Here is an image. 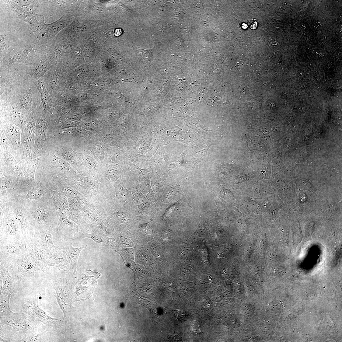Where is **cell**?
<instances>
[{
    "label": "cell",
    "mask_w": 342,
    "mask_h": 342,
    "mask_svg": "<svg viewBox=\"0 0 342 342\" xmlns=\"http://www.w3.org/2000/svg\"><path fill=\"white\" fill-rule=\"evenodd\" d=\"M168 338L169 340L173 341H180L181 338L180 336L175 333H171L168 334Z\"/></svg>",
    "instance_id": "15"
},
{
    "label": "cell",
    "mask_w": 342,
    "mask_h": 342,
    "mask_svg": "<svg viewBox=\"0 0 342 342\" xmlns=\"http://www.w3.org/2000/svg\"><path fill=\"white\" fill-rule=\"evenodd\" d=\"M84 248L82 247L79 248H74L72 245L67 247V256L69 258V265L76 273L77 262L81 251Z\"/></svg>",
    "instance_id": "4"
},
{
    "label": "cell",
    "mask_w": 342,
    "mask_h": 342,
    "mask_svg": "<svg viewBox=\"0 0 342 342\" xmlns=\"http://www.w3.org/2000/svg\"><path fill=\"white\" fill-rule=\"evenodd\" d=\"M40 190L38 188H35L30 191L28 194V198L31 199H37L41 195Z\"/></svg>",
    "instance_id": "11"
},
{
    "label": "cell",
    "mask_w": 342,
    "mask_h": 342,
    "mask_svg": "<svg viewBox=\"0 0 342 342\" xmlns=\"http://www.w3.org/2000/svg\"><path fill=\"white\" fill-rule=\"evenodd\" d=\"M95 149L97 154L98 155V156L102 157L103 155V148L100 146L98 145L96 147Z\"/></svg>",
    "instance_id": "21"
},
{
    "label": "cell",
    "mask_w": 342,
    "mask_h": 342,
    "mask_svg": "<svg viewBox=\"0 0 342 342\" xmlns=\"http://www.w3.org/2000/svg\"><path fill=\"white\" fill-rule=\"evenodd\" d=\"M67 254V247L63 249L56 247L47 256V262L48 265L65 269L69 265L66 258Z\"/></svg>",
    "instance_id": "1"
},
{
    "label": "cell",
    "mask_w": 342,
    "mask_h": 342,
    "mask_svg": "<svg viewBox=\"0 0 342 342\" xmlns=\"http://www.w3.org/2000/svg\"><path fill=\"white\" fill-rule=\"evenodd\" d=\"M77 124L75 122L67 120L64 123L63 127L65 128L75 127L77 126Z\"/></svg>",
    "instance_id": "18"
},
{
    "label": "cell",
    "mask_w": 342,
    "mask_h": 342,
    "mask_svg": "<svg viewBox=\"0 0 342 342\" xmlns=\"http://www.w3.org/2000/svg\"><path fill=\"white\" fill-rule=\"evenodd\" d=\"M82 238H87L92 239L97 243L100 246H106L110 243L108 238L104 237L102 236L96 234H85L82 235Z\"/></svg>",
    "instance_id": "6"
},
{
    "label": "cell",
    "mask_w": 342,
    "mask_h": 342,
    "mask_svg": "<svg viewBox=\"0 0 342 342\" xmlns=\"http://www.w3.org/2000/svg\"><path fill=\"white\" fill-rule=\"evenodd\" d=\"M58 96L59 98L62 100L66 101L68 99V97L67 95L65 93L63 92H59Z\"/></svg>",
    "instance_id": "22"
},
{
    "label": "cell",
    "mask_w": 342,
    "mask_h": 342,
    "mask_svg": "<svg viewBox=\"0 0 342 342\" xmlns=\"http://www.w3.org/2000/svg\"><path fill=\"white\" fill-rule=\"evenodd\" d=\"M81 125L83 128L86 129L91 130L92 129V124L89 121H82L81 123Z\"/></svg>",
    "instance_id": "19"
},
{
    "label": "cell",
    "mask_w": 342,
    "mask_h": 342,
    "mask_svg": "<svg viewBox=\"0 0 342 342\" xmlns=\"http://www.w3.org/2000/svg\"><path fill=\"white\" fill-rule=\"evenodd\" d=\"M48 68L44 65L38 66L36 68L34 73V75L37 78L43 76L47 71Z\"/></svg>",
    "instance_id": "12"
},
{
    "label": "cell",
    "mask_w": 342,
    "mask_h": 342,
    "mask_svg": "<svg viewBox=\"0 0 342 342\" xmlns=\"http://www.w3.org/2000/svg\"><path fill=\"white\" fill-rule=\"evenodd\" d=\"M191 330L193 333H198L200 330V327L198 323L193 322L191 325Z\"/></svg>",
    "instance_id": "17"
},
{
    "label": "cell",
    "mask_w": 342,
    "mask_h": 342,
    "mask_svg": "<svg viewBox=\"0 0 342 342\" xmlns=\"http://www.w3.org/2000/svg\"><path fill=\"white\" fill-rule=\"evenodd\" d=\"M20 103L21 106L26 109H29L32 106V98L30 89L27 93L21 99Z\"/></svg>",
    "instance_id": "8"
},
{
    "label": "cell",
    "mask_w": 342,
    "mask_h": 342,
    "mask_svg": "<svg viewBox=\"0 0 342 342\" xmlns=\"http://www.w3.org/2000/svg\"><path fill=\"white\" fill-rule=\"evenodd\" d=\"M33 218L34 222L39 224H47L50 220L48 211L41 207H38L35 209L33 214Z\"/></svg>",
    "instance_id": "3"
},
{
    "label": "cell",
    "mask_w": 342,
    "mask_h": 342,
    "mask_svg": "<svg viewBox=\"0 0 342 342\" xmlns=\"http://www.w3.org/2000/svg\"><path fill=\"white\" fill-rule=\"evenodd\" d=\"M16 218L22 228L27 227V222L24 215L20 211H17L15 213Z\"/></svg>",
    "instance_id": "9"
},
{
    "label": "cell",
    "mask_w": 342,
    "mask_h": 342,
    "mask_svg": "<svg viewBox=\"0 0 342 342\" xmlns=\"http://www.w3.org/2000/svg\"><path fill=\"white\" fill-rule=\"evenodd\" d=\"M89 71V67L86 65H83L80 66L77 69V73L81 75L86 74Z\"/></svg>",
    "instance_id": "16"
},
{
    "label": "cell",
    "mask_w": 342,
    "mask_h": 342,
    "mask_svg": "<svg viewBox=\"0 0 342 342\" xmlns=\"http://www.w3.org/2000/svg\"><path fill=\"white\" fill-rule=\"evenodd\" d=\"M37 87L40 93L41 100L44 109L51 112L52 100L48 92L42 82H39Z\"/></svg>",
    "instance_id": "2"
},
{
    "label": "cell",
    "mask_w": 342,
    "mask_h": 342,
    "mask_svg": "<svg viewBox=\"0 0 342 342\" xmlns=\"http://www.w3.org/2000/svg\"><path fill=\"white\" fill-rule=\"evenodd\" d=\"M23 246L22 243L15 242L5 245V248L7 254L14 256L19 254L21 252Z\"/></svg>",
    "instance_id": "7"
},
{
    "label": "cell",
    "mask_w": 342,
    "mask_h": 342,
    "mask_svg": "<svg viewBox=\"0 0 342 342\" xmlns=\"http://www.w3.org/2000/svg\"><path fill=\"white\" fill-rule=\"evenodd\" d=\"M108 52L111 57L116 63L120 64L123 63L124 58L118 52L114 50H110L108 51Z\"/></svg>",
    "instance_id": "10"
},
{
    "label": "cell",
    "mask_w": 342,
    "mask_h": 342,
    "mask_svg": "<svg viewBox=\"0 0 342 342\" xmlns=\"http://www.w3.org/2000/svg\"><path fill=\"white\" fill-rule=\"evenodd\" d=\"M87 96V95L86 93H82L77 96L76 97L77 100L78 102H82L86 99Z\"/></svg>",
    "instance_id": "20"
},
{
    "label": "cell",
    "mask_w": 342,
    "mask_h": 342,
    "mask_svg": "<svg viewBox=\"0 0 342 342\" xmlns=\"http://www.w3.org/2000/svg\"><path fill=\"white\" fill-rule=\"evenodd\" d=\"M242 28L244 29H246L247 28V26L245 24H243L242 26Z\"/></svg>",
    "instance_id": "24"
},
{
    "label": "cell",
    "mask_w": 342,
    "mask_h": 342,
    "mask_svg": "<svg viewBox=\"0 0 342 342\" xmlns=\"http://www.w3.org/2000/svg\"><path fill=\"white\" fill-rule=\"evenodd\" d=\"M66 192L68 194V195L71 197H73V196H75L74 192L72 190L69 188H67L66 189Z\"/></svg>",
    "instance_id": "23"
},
{
    "label": "cell",
    "mask_w": 342,
    "mask_h": 342,
    "mask_svg": "<svg viewBox=\"0 0 342 342\" xmlns=\"http://www.w3.org/2000/svg\"><path fill=\"white\" fill-rule=\"evenodd\" d=\"M80 182L83 185L91 187L93 186V183L89 178L87 177H82L80 178Z\"/></svg>",
    "instance_id": "14"
},
{
    "label": "cell",
    "mask_w": 342,
    "mask_h": 342,
    "mask_svg": "<svg viewBox=\"0 0 342 342\" xmlns=\"http://www.w3.org/2000/svg\"><path fill=\"white\" fill-rule=\"evenodd\" d=\"M6 234L10 236H16L17 234V228L14 219L10 217L5 222Z\"/></svg>",
    "instance_id": "5"
},
{
    "label": "cell",
    "mask_w": 342,
    "mask_h": 342,
    "mask_svg": "<svg viewBox=\"0 0 342 342\" xmlns=\"http://www.w3.org/2000/svg\"><path fill=\"white\" fill-rule=\"evenodd\" d=\"M91 25L88 23H81L76 27V30L77 32H86L89 29Z\"/></svg>",
    "instance_id": "13"
}]
</instances>
